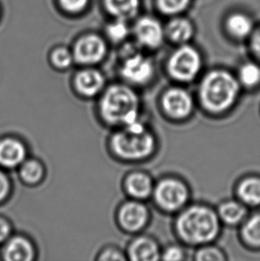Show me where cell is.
I'll return each instance as SVG.
<instances>
[{"label":"cell","mask_w":260,"mask_h":261,"mask_svg":"<svg viewBox=\"0 0 260 261\" xmlns=\"http://www.w3.org/2000/svg\"><path fill=\"white\" fill-rule=\"evenodd\" d=\"M185 256L186 253L182 248L177 245H170L162 252L161 258L164 260L178 261L183 260Z\"/></svg>","instance_id":"obj_29"},{"label":"cell","mask_w":260,"mask_h":261,"mask_svg":"<svg viewBox=\"0 0 260 261\" xmlns=\"http://www.w3.org/2000/svg\"><path fill=\"white\" fill-rule=\"evenodd\" d=\"M125 189L130 196L142 200L149 197L153 192V184L147 174L143 172H133L125 179Z\"/></svg>","instance_id":"obj_16"},{"label":"cell","mask_w":260,"mask_h":261,"mask_svg":"<svg viewBox=\"0 0 260 261\" xmlns=\"http://www.w3.org/2000/svg\"><path fill=\"white\" fill-rule=\"evenodd\" d=\"M237 193L243 203L258 206L260 205V177H247L240 184Z\"/></svg>","instance_id":"obj_19"},{"label":"cell","mask_w":260,"mask_h":261,"mask_svg":"<svg viewBox=\"0 0 260 261\" xmlns=\"http://www.w3.org/2000/svg\"><path fill=\"white\" fill-rule=\"evenodd\" d=\"M251 48L253 50L254 54L260 59V29L252 36Z\"/></svg>","instance_id":"obj_34"},{"label":"cell","mask_w":260,"mask_h":261,"mask_svg":"<svg viewBox=\"0 0 260 261\" xmlns=\"http://www.w3.org/2000/svg\"><path fill=\"white\" fill-rule=\"evenodd\" d=\"M88 0H61L64 9L70 12H80L88 5Z\"/></svg>","instance_id":"obj_32"},{"label":"cell","mask_w":260,"mask_h":261,"mask_svg":"<svg viewBox=\"0 0 260 261\" xmlns=\"http://www.w3.org/2000/svg\"><path fill=\"white\" fill-rule=\"evenodd\" d=\"M195 259L200 261H222L225 260V258L224 253L218 248L205 245L197 251Z\"/></svg>","instance_id":"obj_26"},{"label":"cell","mask_w":260,"mask_h":261,"mask_svg":"<svg viewBox=\"0 0 260 261\" xmlns=\"http://www.w3.org/2000/svg\"><path fill=\"white\" fill-rule=\"evenodd\" d=\"M126 256L116 248L109 247L103 249L97 259L101 261H122L126 259Z\"/></svg>","instance_id":"obj_30"},{"label":"cell","mask_w":260,"mask_h":261,"mask_svg":"<svg viewBox=\"0 0 260 261\" xmlns=\"http://www.w3.org/2000/svg\"><path fill=\"white\" fill-rule=\"evenodd\" d=\"M240 92V82L228 71L215 70L209 72L200 83V100L204 108L211 113H223L236 102Z\"/></svg>","instance_id":"obj_3"},{"label":"cell","mask_w":260,"mask_h":261,"mask_svg":"<svg viewBox=\"0 0 260 261\" xmlns=\"http://www.w3.org/2000/svg\"><path fill=\"white\" fill-rule=\"evenodd\" d=\"M106 51V44L102 39L97 36H87L77 41L73 57L79 64H94L102 60Z\"/></svg>","instance_id":"obj_10"},{"label":"cell","mask_w":260,"mask_h":261,"mask_svg":"<svg viewBox=\"0 0 260 261\" xmlns=\"http://www.w3.org/2000/svg\"><path fill=\"white\" fill-rule=\"evenodd\" d=\"M128 258L134 261L158 260L162 257L158 244L148 237H139L133 241L127 251Z\"/></svg>","instance_id":"obj_15"},{"label":"cell","mask_w":260,"mask_h":261,"mask_svg":"<svg viewBox=\"0 0 260 261\" xmlns=\"http://www.w3.org/2000/svg\"><path fill=\"white\" fill-rule=\"evenodd\" d=\"M220 219L211 208L194 205L184 211L176 220V231L188 244L204 245L218 237Z\"/></svg>","instance_id":"obj_2"},{"label":"cell","mask_w":260,"mask_h":261,"mask_svg":"<svg viewBox=\"0 0 260 261\" xmlns=\"http://www.w3.org/2000/svg\"><path fill=\"white\" fill-rule=\"evenodd\" d=\"M98 111L106 124L124 127L139 120L140 101L130 87L115 84L102 93Z\"/></svg>","instance_id":"obj_1"},{"label":"cell","mask_w":260,"mask_h":261,"mask_svg":"<svg viewBox=\"0 0 260 261\" xmlns=\"http://www.w3.org/2000/svg\"><path fill=\"white\" fill-rule=\"evenodd\" d=\"M73 55L65 48H57L51 56V61L58 69H66L70 67L73 62Z\"/></svg>","instance_id":"obj_27"},{"label":"cell","mask_w":260,"mask_h":261,"mask_svg":"<svg viewBox=\"0 0 260 261\" xmlns=\"http://www.w3.org/2000/svg\"><path fill=\"white\" fill-rule=\"evenodd\" d=\"M149 219L148 208L138 201H130L121 205L118 212L120 226L127 232H137L144 228Z\"/></svg>","instance_id":"obj_9"},{"label":"cell","mask_w":260,"mask_h":261,"mask_svg":"<svg viewBox=\"0 0 260 261\" xmlns=\"http://www.w3.org/2000/svg\"><path fill=\"white\" fill-rule=\"evenodd\" d=\"M163 111L170 118L182 120L190 115L194 109V101L190 93L181 88L168 89L162 96Z\"/></svg>","instance_id":"obj_7"},{"label":"cell","mask_w":260,"mask_h":261,"mask_svg":"<svg viewBox=\"0 0 260 261\" xmlns=\"http://www.w3.org/2000/svg\"><path fill=\"white\" fill-rule=\"evenodd\" d=\"M135 34L141 45L149 48H157L163 43L165 31L154 18L143 17L136 23Z\"/></svg>","instance_id":"obj_11"},{"label":"cell","mask_w":260,"mask_h":261,"mask_svg":"<svg viewBox=\"0 0 260 261\" xmlns=\"http://www.w3.org/2000/svg\"><path fill=\"white\" fill-rule=\"evenodd\" d=\"M201 68V57L191 46L183 45L174 52L168 62V71L176 81L188 82L195 79Z\"/></svg>","instance_id":"obj_5"},{"label":"cell","mask_w":260,"mask_h":261,"mask_svg":"<svg viewBox=\"0 0 260 261\" xmlns=\"http://www.w3.org/2000/svg\"><path fill=\"white\" fill-rule=\"evenodd\" d=\"M120 73L122 78L133 85H144L151 81L154 67L150 59L137 54L124 61Z\"/></svg>","instance_id":"obj_8"},{"label":"cell","mask_w":260,"mask_h":261,"mask_svg":"<svg viewBox=\"0 0 260 261\" xmlns=\"http://www.w3.org/2000/svg\"><path fill=\"white\" fill-rule=\"evenodd\" d=\"M155 201L167 212H175L187 203L189 196L186 185L175 178L160 181L153 189Z\"/></svg>","instance_id":"obj_6"},{"label":"cell","mask_w":260,"mask_h":261,"mask_svg":"<svg viewBox=\"0 0 260 261\" xmlns=\"http://www.w3.org/2000/svg\"><path fill=\"white\" fill-rule=\"evenodd\" d=\"M191 0H157V7L162 14L175 15L186 10Z\"/></svg>","instance_id":"obj_25"},{"label":"cell","mask_w":260,"mask_h":261,"mask_svg":"<svg viewBox=\"0 0 260 261\" xmlns=\"http://www.w3.org/2000/svg\"><path fill=\"white\" fill-rule=\"evenodd\" d=\"M165 34L173 42L185 44L194 35V27L186 18L176 17L166 26Z\"/></svg>","instance_id":"obj_17"},{"label":"cell","mask_w":260,"mask_h":261,"mask_svg":"<svg viewBox=\"0 0 260 261\" xmlns=\"http://www.w3.org/2000/svg\"><path fill=\"white\" fill-rule=\"evenodd\" d=\"M243 239L254 247L260 246V214L250 217L244 223L242 230Z\"/></svg>","instance_id":"obj_23"},{"label":"cell","mask_w":260,"mask_h":261,"mask_svg":"<svg viewBox=\"0 0 260 261\" xmlns=\"http://www.w3.org/2000/svg\"><path fill=\"white\" fill-rule=\"evenodd\" d=\"M12 191L10 178L3 170L0 169V203L9 197Z\"/></svg>","instance_id":"obj_31"},{"label":"cell","mask_w":260,"mask_h":261,"mask_svg":"<svg viewBox=\"0 0 260 261\" xmlns=\"http://www.w3.org/2000/svg\"><path fill=\"white\" fill-rule=\"evenodd\" d=\"M106 79L100 71L86 69L77 72L74 79V87L80 95L90 98L103 91Z\"/></svg>","instance_id":"obj_13"},{"label":"cell","mask_w":260,"mask_h":261,"mask_svg":"<svg viewBox=\"0 0 260 261\" xmlns=\"http://www.w3.org/2000/svg\"><path fill=\"white\" fill-rule=\"evenodd\" d=\"M27 159V148L23 142L15 138L0 140V167L4 169L19 168Z\"/></svg>","instance_id":"obj_12"},{"label":"cell","mask_w":260,"mask_h":261,"mask_svg":"<svg viewBox=\"0 0 260 261\" xmlns=\"http://www.w3.org/2000/svg\"><path fill=\"white\" fill-rule=\"evenodd\" d=\"M12 227L7 219L0 217V244H5L11 237Z\"/></svg>","instance_id":"obj_33"},{"label":"cell","mask_w":260,"mask_h":261,"mask_svg":"<svg viewBox=\"0 0 260 261\" xmlns=\"http://www.w3.org/2000/svg\"><path fill=\"white\" fill-rule=\"evenodd\" d=\"M106 7L118 19L126 21L137 14L140 0H106Z\"/></svg>","instance_id":"obj_20"},{"label":"cell","mask_w":260,"mask_h":261,"mask_svg":"<svg viewBox=\"0 0 260 261\" xmlns=\"http://www.w3.org/2000/svg\"><path fill=\"white\" fill-rule=\"evenodd\" d=\"M220 220L227 225H237L246 218L247 210L243 202L226 201L219 206L218 212Z\"/></svg>","instance_id":"obj_18"},{"label":"cell","mask_w":260,"mask_h":261,"mask_svg":"<svg viewBox=\"0 0 260 261\" xmlns=\"http://www.w3.org/2000/svg\"><path fill=\"white\" fill-rule=\"evenodd\" d=\"M107 33L114 41H120L125 39L128 34V28L125 20L118 19L116 21L110 24L107 28Z\"/></svg>","instance_id":"obj_28"},{"label":"cell","mask_w":260,"mask_h":261,"mask_svg":"<svg viewBox=\"0 0 260 261\" xmlns=\"http://www.w3.org/2000/svg\"><path fill=\"white\" fill-rule=\"evenodd\" d=\"M239 81L247 88H254L260 83V66L255 63H246L240 68Z\"/></svg>","instance_id":"obj_24"},{"label":"cell","mask_w":260,"mask_h":261,"mask_svg":"<svg viewBox=\"0 0 260 261\" xmlns=\"http://www.w3.org/2000/svg\"><path fill=\"white\" fill-rule=\"evenodd\" d=\"M19 168L21 179L27 185H38L45 176V168L38 160L26 159Z\"/></svg>","instance_id":"obj_22"},{"label":"cell","mask_w":260,"mask_h":261,"mask_svg":"<svg viewBox=\"0 0 260 261\" xmlns=\"http://www.w3.org/2000/svg\"><path fill=\"white\" fill-rule=\"evenodd\" d=\"M110 145L113 153L120 159L139 161L153 152L155 140L139 120L115 132L111 138Z\"/></svg>","instance_id":"obj_4"},{"label":"cell","mask_w":260,"mask_h":261,"mask_svg":"<svg viewBox=\"0 0 260 261\" xmlns=\"http://www.w3.org/2000/svg\"><path fill=\"white\" fill-rule=\"evenodd\" d=\"M226 30L236 39H244L250 36L253 30V23L250 17L243 14H233L226 21Z\"/></svg>","instance_id":"obj_21"},{"label":"cell","mask_w":260,"mask_h":261,"mask_svg":"<svg viewBox=\"0 0 260 261\" xmlns=\"http://www.w3.org/2000/svg\"><path fill=\"white\" fill-rule=\"evenodd\" d=\"M35 255V247L32 241L22 236L10 237L2 250L3 258L7 261H32Z\"/></svg>","instance_id":"obj_14"}]
</instances>
